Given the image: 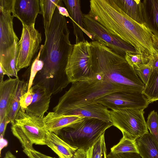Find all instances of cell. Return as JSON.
<instances>
[{
  "label": "cell",
  "mask_w": 158,
  "mask_h": 158,
  "mask_svg": "<svg viewBox=\"0 0 158 158\" xmlns=\"http://www.w3.org/2000/svg\"><path fill=\"white\" fill-rule=\"evenodd\" d=\"M44 33L45 41L41 45L40 56L44 65L38 73L42 78L40 81L55 94L70 83L65 70L73 47L69 40L70 32L66 19L56 7Z\"/></svg>",
  "instance_id": "cell-1"
},
{
  "label": "cell",
  "mask_w": 158,
  "mask_h": 158,
  "mask_svg": "<svg viewBox=\"0 0 158 158\" xmlns=\"http://www.w3.org/2000/svg\"><path fill=\"white\" fill-rule=\"evenodd\" d=\"M88 13L113 35L135 48L137 54L149 56L155 52L153 34L144 24L134 20L121 10L114 0H91Z\"/></svg>",
  "instance_id": "cell-2"
},
{
  "label": "cell",
  "mask_w": 158,
  "mask_h": 158,
  "mask_svg": "<svg viewBox=\"0 0 158 158\" xmlns=\"http://www.w3.org/2000/svg\"><path fill=\"white\" fill-rule=\"evenodd\" d=\"M91 59L98 71L112 83L132 93H141L144 84L129 64L125 57L97 41L90 42Z\"/></svg>",
  "instance_id": "cell-3"
},
{
  "label": "cell",
  "mask_w": 158,
  "mask_h": 158,
  "mask_svg": "<svg viewBox=\"0 0 158 158\" xmlns=\"http://www.w3.org/2000/svg\"><path fill=\"white\" fill-rule=\"evenodd\" d=\"M71 83L53 107V112L66 114L77 108L96 103L99 99L111 93H131L124 87L110 81L100 71L92 79Z\"/></svg>",
  "instance_id": "cell-4"
},
{
  "label": "cell",
  "mask_w": 158,
  "mask_h": 158,
  "mask_svg": "<svg viewBox=\"0 0 158 158\" xmlns=\"http://www.w3.org/2000/svg\"><path fill=\"white\" fill-rule=\"evenodd\" d=\"M112 126L110 122L85 117L54 133L72 147L86 151Z\"/></svg>",
  "instance_id": "cell-5"
},
{
  "label": "cell",
  "mask_w": 158,
  "mask_h": 158,
  "mask_svg": "<svg viewBox=\"0 0 158 158\" xmlns=\"http://www.w3.org/2000/svg\"><path fill=\"white\" fill-rule=\"evenodd\" d=\"M43 118L28 114L21 108L14 123L11 124V129L23 150L34 149V144L45 145L48 131L45 127Z\"/></svg>",
  "instance_id": "cell-6"
},
{
  "label": "cell",
  "mask_w": 158,
  "mask_h": 158,
  "mask_svg": "<svg viewBox=\"0 0 158 158\" xmlns=\"http://www.w3.org/2000/svg\"><path fill=\"white\" fill-rule=\"evenodd\" d=\"M90 46L87 40L73 45L65 70L70 83L92 79L98 73L92 64Z\"/></svg>",
  "instance_id": "cell-7"
},
{
  "label": "cell",
  "mask_w": 158,
  "mask_h": 158,
  "mask_svg": "<svg viewBox=\"0 0 158 158\" xmlns=\"http://www.w3.org/2000/svg\"><path fill=\"white\" fill-rule=\"evenodd\" d=\"M144 112V109L137 108L109 110L113 126L121 131L123 137L133 140L149 132Z\"/></svg>",
  "instance_id": "cell-8"
},
{
  "label": "cell",
  "mask_w": 158,
  "mask_h": 158,
  "mask_svg": "<svg viewBox=\"0 0 158 158\" xmlns=\"http://www.w3.org/2000/svg\"><path fill=\"white\" fill-rule=\"evenodd\" d=\"M83 22V27L85 30L84 33L92 41L100 43L124 57L127 52L136 53L134 47L113 35L88 14H84Z\"/></svg>",
  "instance_id": "cell-9"
},
{
  "label": "cell",
  "mask_w": 158,
  "mask_h": 158,
  "mask_svg": "<svg viewBox=\"0 0 158 158\" xmlns=\"http://www.w3.org/2000/svg\"><path fill=\"white\" fill-rule=\"evenodd\" d=\"M35 23L30 26L23 25L20 40L18 42V55L16 67L18 72L29 66L39 51L42 41L41 33L36 30Z\"/></svg>",
  "instance_id": "cell-10"
},
{
  "label": "cell",
  "mask_w": 158,
  "mask_h": 158,
  "mask_svg": "<svg viewBox=\"0 0 158 158\" xmlns=\"http://www.w3.org/2000/svg\"><path fill=\"white\" fill-rule=\"evenodd\" d=\"M97 102L111 110L136 108L144 110L149 104L148 98L142 92H123L107 95L99 99Z\"/></svg>",
  "instance_id": "cell-11"
},
{
  "label": "cell",
  "mask_w": 158,
  "mask_h": 158,
  "mask_svg": "<svg viewBox=\"0 0 158 158\" xmlns=\"http://www.w3.org/2000/svg\"><path fill=\"white\" fill-rule=\"evenodd\" d=\"M15 1L0 0V53L19 41L13 28Z\"/></svg>",
  "instance_id": "cell-12"
},
{
  "label": "cell",
  "mask_w": 158,
  "mask_h": 158,
  "mask_svg": "<svg viewBox=\"0 0 158 158\" xmlns=\"http://www.w3.org/2000/svg\"><path fill=\"white\" fill-rule=\"evenodd\" d=\"M33 94L31 103L24 110L28 114L41 118L48 110L52 94L41 82L30 88Z\"/></svg>",
  "instance_id": "cell-13"
},
{
  "label": "cell",
  "mask_w": 158,
  "mask_h": 158,
  "mask_svg": "<svg viewBox=\"0 0 158 158\" xmlns=\"http://www.w3.org/2000/svg\"><path fill=\"white\" fill-rule=\"evenodd\" d=\"M40 0H16L14 12L15 17L22 24L30 26L35 23L40 14Z\"/></svg>",
  "instance_id": "cell-14"
},
{
  "label": "cell",
  "mask_w": 158,
  "mask_h": 158,
  "mask_svg": "<svg viewBox=\"0 0 158 158\" xmlns=\"http://www.w3.org/2000/svg\"><path fill=\"white\" fill-rule=\"evenodd\" d=\"M21 80L19 78L0 82V122L6 116L10 105L18 90Z\"/></svg>",
  "instance_id": "cell-15"
},
{
  "label": "cell",
  "mask_w": 158,
  "mask_h": 158,
  "mask_svg": "<svg viewBox=\"0 0 158 158\" xmlns=\"http://www.w3.org/2000/svg\"><path fill=\"white\" fill-rule=\"evenodd\" d=\"M71 17L73 33L76 37V43L85 40L83 32L85 30L83 27L84 14L81 9L79 0H63Z\"/></svg>",
  "instance_id": "cell-16"
},
{
  "label": "cell",
  "mask_w": 158,
  "mask_h": 158,
  "mask_svg": "<svg viewBox=\"0 0 158 158\" xmlns=\"http://www.w3.org/2000/svg\"><path fill=\"white\" fill-rule=\"evenodd\" d=\"M84 118L76 115L61 114L53 111L48 112L43 119L46 129L50 132L55 133L82 120Z\"/></svg>",
  "instance_id": "cell-17"
},
{
  "label": "cell",
  "mask_w": 158,
  "mask_h": 158,
  "mask_svg": "<svg viewBox=\"0 0 158 158\" xmlns=\"http://www.w3.org/2000/svg\"><path fill=\"white\" fill-rule=\"evenodd\" d=\"M15 41L10 48L0 53V68L5 75L9 77L19 78L16 64L18 55V44Z\"/></svg>",
  "instance_id": "cell-18"
},
{
  "label": "cell",
  "mask_w": 158,
  "mask_h": 158,
  "mask_svg": "<svg viewBox=\"0 0 158 158\" xmlns=\"http://www.w3.org/2000/svg\"><path fill=\"white\" fill-rule=\"evenodd\" d=\"M66 114L96 118L111 122L109 110L103 105L98 102L77 108Z\"/></svg>",
  "instance_id": "cell-19"
},
{
  "label": "cell",
  "mask_w": 158,
  "mask_h": 158,
  "mask_svg": "<svg viewBox=\"0 0 158 158\" xmlns=\"http://www.w3.org/2000/svg\"><path fill=\"white\" fill-rule=\"evenodd\" d=\"M45 144L57 154L59 158H72L78 149L66 143L55 133L48 131Z\"/></svg>",
  "instance_id": "cell-20"
},
{
  "label": "cell",
  "mask_w": 158,
  "mask_h": 158,
  "mask_svg": "<svg viewBox=\"0 0 158 158\" xmlns=\"http://www.w3.org/2000/svg\"><path fill=\"white\" fill-rule=\"evenodd\" d=\"M142 8L145 25L158 37V0L142 1Z\"/></svg>",
  "instance_id": "cell-21"
},
{
  "label": "cell",
  "mask_w": 158,
  "mask_h": 158,
  "mask_svg": "<svg viewBox=\"0 0 158 158\" xmlns=\"http://www.w3.org/2000/svg\"><path fill=\"white\" fill-rule=\"evenodd\" d=\"M135 141L142 158H158V142L150 133L144 134Z\"/></svg>",
  "instance_id": "cell-22"
},
{
  "label": "cell",
  "mask_w": 158,
  "mask_h": 158,
  "mask_svg": "<svg viewBox=\"0 0 158 158\" xmlns=\"http://www.w3.org/2000/svg\"><path fill=\"white\" fill-rule=\"evenodd\" d=\"M115 3L127 15L141 24H144L143 16L142 1L114 0Z\"/></svg>",
  "instance_id": "cell-23"
},
{
  "label": "cell",
  "mask_w": 158,
  "mask_h": 158,
  "mask_svg": "<svg viewBox=\"0 0 158 158\" xmlns=\"http://www.w3.org/2000/svg\"><path fill=\"white\" fill-rule=\"evenodd\" d=\"M28 83L21 80L18 90L8 109L6 114V121L11 124L21 109L20 100L21 97L28 90Z\"/></svg>",
  "instance_id": "cell-24"
},
{
  "label": "cell",
  "mask_w": 158,
  "mask_h": 158,
  "mask_svg": "<svg viewBox=\"0 0 158 158\" xmlns=\"http://www.w3.org/2000/svg\"><path fill=\"white\" fill-rule=\"evenodd\" d=\"M63 0H40V14H41L44 31L48 28L57 5L63 6Z\"/></svg>",
  "instance_id": "cell-25"
},
{
  "label": "cell",
  "mask_w": 158,
  "mask_h": 158,
  "mask_svg": "<svg viewBox=\"0 0 158 158\" xmlns=\"http://www.w3.org/2000/svg\"><path fill=\"white\" fill-rule=\"evenodd\" d=\"M142 93L149 103L158 100V70L153 71Z\"/></svg>",
  "instance_id": "cell-26"
},
{
  "label": "cell",
  "mask_w": 158,
  "mask_h": 158,
  "mask_svg": "<svg viewBox=\"0 0 158 158\" xmlns=\"http://www.w3.org/2000/svg\"><path fill=\"white\" fill-rule=\"evenodd\" d=\"M110 152L114 154L126 153H138V151L135 140L123 137L117 144L111 148Z\"/></svg>",
  "instance_id": "cell-27"
},
{
  "label": "cell",
  "mask_w": 158,
  "mask_h": 158,
  "mask_svg": "<svg viewBox=\"0 0 158 158\" xmlns=\"http://www.w3.org/2000/svg\"><path fill=\"white\" fill-rule=\"evenodd\" d=\"M106 150L104 133L86 151V158H104Z\"/></svg>",
  "instance_id": "cell-28"
},
{
  "label": "cell",
  "mask_w": 158,
  "mask_h": 158,
  "mask_svg": "<svg viewBox=\"0 0 158 158\" xmlns=\"http://www.w3.org/2000/svg\"><path fill=\"white\" fill-rule=\"evenodd\" d=\"M153 58L150 59L147 63L140 64L134 69L144 85L147 84L152 73V64Z\"/></svg>",
  "instance_id": "cell-29"
},
{
  "label": "cell",
  "mask_w": 158,
  "mask_h": 158,
  "mask_svg": "<svg viewBox=\"0 0 158 158\" xmlns=\"http://www.w3.org/2000/svg\"><path fill=\"white\" fill-rule=\"evenodd\" d=\"M41 49L39 51L37 55L33 59L30 68V74L28 82V91L33 86L35 78L37 74L43 68V62L40 59Z\"/></svg>",
  "instance_id": "cell-30"
},
{
  "label": "cell",
  "mask_w": 158,
  "mask_h": 158,
  "mask_svg": "<svg viewBox=\"0 0 158 158\" xmlns=\"http://www.w3.org/2000/svg\"><path fill=\"white\" fill-rule=\"evenodd\" d=\"M146 124L150 133L158 142V114L154 110L150 112L147 118Z\"/></svg>",
  "instance_id": "cell-31"
},
{
  "label": "cell",
  "mask_w": 158,
  "mask_h": 158,
  "mask_svg": "<svg viewBox=\"0 0 158 158\" xmlns=\"http://www.w3.org/2000/svg\"><path fill=\"white\" fill-rule=\"evenodd\" d=\"M125 58L129 64L134 69L140 64L147 63L150 60L136 53L127 52Z\"/></svg>",
  "instance_id": "cell-32"
},
{
  "label": "cell",
  "mask_w": 158,
  "mask_h": 158,
  "mask_svg": "<svg viewBox=\"0 0 158 158\" xmlns=\"http://www.w3.org/2000/svg\"><path fill=\"white\" fill-rule=\"evenodd\" d=\"M33 94L30 89L23 94L20 98V103L22 109L25 110L31 103Z\"/></svg>",
  "instance_id": "cell-33"
},
{
  "label": "cell",
  "mask_w": 158,
  "mask_h": 158,
  "mask_svg": "<svg viewBox=\"0 0 158 158\" xmlns=\"http://www.w3.org/2000/svg\"><path fill=\"white\" fill-rule=\"evenodd\" d=\"M107 158H142L139 155L135 153H126L114 154L110 152L107 155Z\"/></svg>",
  "instance_id": "cell-34"
},
{
  "label": "cell",
  "mask_w": 158,
  "mask_h": 158,
  "mask_svg": "<svg viewBox=\"0 0 158 158\" xmlns=\"http://www.w3.org/2000/svg\"><path fill=\"white\" fill-rule=\"evenodd\" d=\"M23 151L29 158H56L44 154L35 149Z\"/></svg>",
  "instance_id": "cell-35"
},
{
  "label": "cell",
  "mask_w": 158,
  "mask_h": 158,
  "mask_svg": "<svg viewBox=\"0 0 158 158\" xmlns=\"http://www.w3.org/2000/svg\"><path fill=\"white\" fill-rule=\"evenodd\" d=\"M8 123L6 121V116L0 122V134L1 138H3Z\"/></svg>",
  "instance_id": "cell-36"
},
{
  "label": "cell",
  "mask_w": 158,
  "mask_h": 158,
  "mask_svg": "<svg viewBox=\"0 0 158 158\" xmlns=\"http://www.w3.org/2000/svg\"><path fill=\"white\" fill-rule=\"evenodd\" d=\"M56 7L58 9L60 14L65 17H68L70 19H71L70 16L66 8L63 6L60 5H57Z\"/></svg>",
  "instance_id": "cell-37"
},
{
  "label": "cell",
  "mask_w": 158,
  "mask_h": 158,
  "mask_svg": "<svg viewBox=\"0 0 158 158\" xmlns=\"http://www.w3.org/2000/svg\"><path fill=\"white\" fill-rule=\"evenodd\" d=\"M72 158H86V151L82 149H78Z\"/></svg>",
  "instance_id": "cell-38"
},
{
  "label": "cell",
  "mask_w": 158,
  "mask_h": 158,
  "mask_svg": "<svg viewBox=\"0 0 158 158\" xmlns=\"http://www.w3.org/2000/svg\"><path fill=\"white\" fill-rule=\"evenodd\" d=\"M152 68L153 71L158 70V55L153 58Z\"/></svg>",
  "instance_id": "cell-39"
},
{
  "label": "cell",
  "mask_w": 158,
  "mask_h": 158,
  "mask_svg": "<svg viewBox=\"0 0 158 158\" xmlns=\"http://www.w3.org/2000/svg\"><path fill=\"white\" fill-rule=\"evenodd\" d=\"M153 44L154 48L158 54V37L154 35Z\"/></svg>",
  "instance_id": "cell-40"
},
{
  "label": "cell",
  "mask_w": 158,
  "mask_h": 158,
  "mask_svg": "<svg viewBox=\"0 0 158 158\" xmlns=\"http://www.w3.org/2000/svg\"><path fill=\"white\" fill-rule=\"evenodd\" d=\"M4 158H17L16 156L9 151L7 152L5 155Z\"/></svg>",
  "instance_id": "cell-41"
},
{
  "label": "cell",
  "mask_w": 158,
  "mask_h": 158,
  "mask_svg": "<svg viewBox=\"0 0 158 158\" xmlns=\"http://www.w3.org/2000/svg\"><path fill=\"white\" fill-rule=\"evenodd\" d=\"M5 74L2 70V69L0 68V82L3 81V77Z\"/></svg>",
  "instance_id": "cell-42"
},
{
  "label": "cell",
  "mask_w": 158,
  "mask_h": 158,
  "mask_svg": "<svg viewBox=\"0 0 158 158\" xmlns=\"http://www.w3.org/2000/svg\"><path fill=\"white\" fill-rule=\"evenodd\" d=\"M104 158H107V155H106V152L104 153Z\"/></svg>",
  "instance_id": "cell-43"
}]
</instances>
